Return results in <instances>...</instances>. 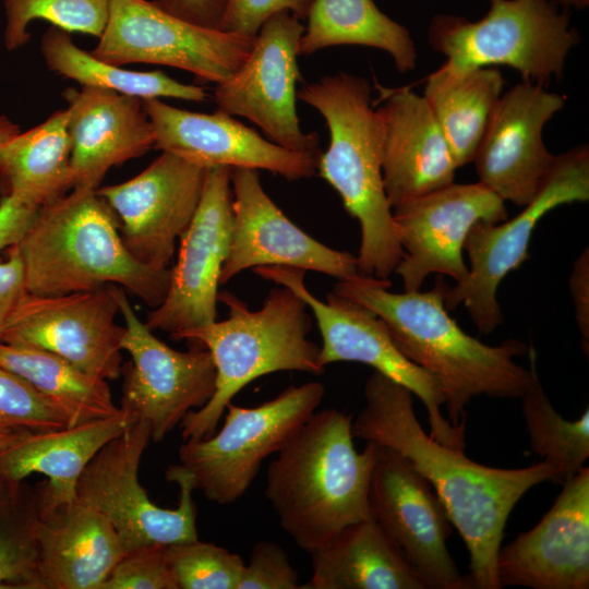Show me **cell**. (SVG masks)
<instances>
[{
  "mask_svg": "<svg viewBox=\"0 0 589 589\" xmlns=\"http://www.w3.org/2000/svg\"><path fill=\"white\" fill-rule=\"evenodd\" d=\"M320 382L289 386L260 406L228 404L221 429L212 436L185 440L179 447V466L194 490L219 505L242 497L269 455L277 453L321 405Z\"/></svg>",
  "mask_w": 589,
  "mask_h": 589,
  "instance_id": "cell-9",
  "label": "cell"
},
{
  "mask_svg": "<svg viewBox=\"0 0 589 589\" xmlns=\"http://www.w3.org/2000/svg\"><path fill=\"white\" fill-rule=\"evenodd\" d=\"M351 416L314 412L277 452L265 496L284 531L310 553L341 528L370 518L369 489L378 445L354 448Z\"/></svg>",
  "mask_w": 589,
  "mask_h": 589,
  "instance_id": "cell-3",
  "label": "cell"
},
{
  "mask_svg": "<svg viewBox=\"0 0 589 589\" xmlns=\"http://www.w3.org/2000/svg\"><path fill=\"white\" fill-rule=\"evenodd\" d=\"M39 208L13 195L1 196L0 259L3 251L20 241L35 219Z\"/></svg>",
  "mask_w": 589,
  "mask_h": 589,
  "instance_id": "cell-42",
  "label": "cell"
},
{
  "mask_svg": "<svg viewBox=\"0 0 589 589\" xmlns=\"http://www.w3.org/2000/svg\"><path fill=\"white\" fill-rule=\"evenodd\" d=\"M530 448L556 472V483L577 473L589 457V409L576 420L564 419L552 406L536 373L521 395Z\"/></svg>",
  "mask_w": 589,
  "mask_h": 589,
  "instance_id": "cell-34",
  "label": "cell"
},
{
  "mask_svg": "<svg viewBox=\"0 0 589 589\" xmlns=\"http://www.w3.org/2000/svg\"><path fill=\"white\" fill-rule=\"evenodd\" d=\"M40 52L47 68L81 86L113 91L148 98H178L203 103L208 94L203 86L184 84L161 71H132L96 58L77 47L70 33L50 26L40 40Z\"/></svg>",
  "mask_w": 589,
  "mask_h": 589,
  "instance_id": "cell-33",
  "label": "cell"
},
{
  "mask_svg": "<svg viewBox=\"0 0 589 589\" xmlns=\"http://www.w3.org/2000/svg\"><path fill=\"white\" fill-rule=\"evenodd\" d=\"M260 277L287 287L312 311L322 336L320 364L359 362L408 388L424 405L430 435L437 442L465 449V425L454 426L442 413L445 396L438 382L417 365L395 345L386 324L369 308L329 292L317 299L304 284V269L287 266H257Z\"/></svg>",
  "mask_w": 589,
  "mask_h": 589,
  "instance_id": "cell-11",
  "label": "cell"
},
{
  "mask_svg": "<svg viewBox=\"0 0 589 589\" xmlns=\"http://www.w3.org/2000/svg\"><path fill=\"white\" fill-rule=\"evenodd\" d=\"M395 233L404 256L395 273L405 291L420 290L431 274L446 275L456 284L469 274L462 255L471 228L480 221L507 219L505 202L476 183H450L392 209Z\"/></svg>",
  "mask_w": 589,
  "mask_h": 589,
  "instance_id": "cell-18",
  "label": "cell"
},
{
  "mask_svg": "<svg viewBox=\"0 0 589 589\" xmlns=\"http://www.w3.org/2000/svg\"><path fill=\"white\" fill-rule=\"evenodd\" d=\"M253 40L189 23L154 0H110L105 29L91 53L120 67L146 63L176 68L217 85L240 69Z\"/></svg>",
  "mask_w": 589,
  "mask_h": 589,
  "instance_id": "cell-12",
  "label": "cell"
},
{
  "mask_svg": "<svg viewBox=\"0 0 589 589\" xmlns=\"http://www.w3.org/2000/svg\"><path fill=\"white\" fill-rule=\"evenodd\" d=\"M25 293L22 263L12 245L7 250V259L0 260V335Z\"/></svg>",
  "mask_w": 589,
  "mask_h": 589,
  "instance_id": "cell-43",
  "label": "cell"
},
{
  "mask_svg": "<svg viewBox=\"0 0 589 589\" xmlns=\"http://www.w3.org/2000/svg\"><path fill=\"white\" fill-rule=\"evenodd\" d=\"M485 15L470 21L436 14L428 28L430 46L454 72L505 65L522 80L546 86L563 76L569 51L579 43L568 10L553 0H488Z\"/></svg>",
  "mask_w": 589,
  "mask_h": 589,
  "instance_id": "cell-7",
  "label": "cell"
},
{
  "mask_svg": "<svg viewBox=\"0 0 589 589\" xmlns=\"http://www.w3.org/2000/svg\"><path fill=\"white\" fill-rule=\"evenodd\" d=\"M139 418L120 407L113 416L58 430L26 432L0 452V482L23 481L29 474L48 478L37 485L55 503L76 500L77 480L96 453Z\"/></svg>",
  "mask_w": 589,
  "mask_h": 589,
  "instance_id": "cell-27",
  "label": "cell"
},
{
  "mask_svg": "<svg viewBox=\"0 0 589 589\" xmlns=\"http://www.w3.org/2000/svg\"><path fill=\"white\" fill-rule=\"evenodd\" d=\"M556 4H558L563 9H577L582 10L589 5V0H553Z\"/></svg>",
  "mask_w": 589,
  "mask_h": 589,
  "instance_id": "cell-48",
  "label": "cell"
},
{
  "mask_svg": "<svg viewBox=\"0 0 589 589\" xmlns=\"http://www.w3.org/2000/svg\"><path fill=\"white\" fill-rule=\"evenodd\" d=\"M73 189L67 110L0 145V193L41 207Z\"/></svg>",
  "mask_w": 589,
  "mask_h": 589,
  "instance_id": "cell-29",
  "label": "cell"
},
{
  "mask_svg": "<svg viewBox=\"0 0 589 589\" xmlns=\"http://www.w3.org/2000/svg\"><path fill=\"white\" fill-rule=\"evenodd\" d=\"M369 82L339 72L304 84L297 97L325 119L329 144L316 170L360 224L357 271L361 277L388 279L404 256L382 176V122L373 108Z\"/></svg>",
  "mask_w": 589,
  "mask_h": 589,
  "instance_id": "cell-5",
  "label": "cell"
},
{
  "mask_svg": "<svg viewBox=\"0 0 589 589\" xmlns=\"http://www.w3.org/2000/svg\"><path fill=\"white\" fill-rule=\"evenodd\" d=\"M304 25L289 12L268 17L240 69L217 84V110L240 116L260 127L271 141L294 152L316 153L318 136L304 133L297 115L300 79L298 48Z\"/></svg>",
  "mask_w": 589,
  "mask_h": 589,
  "instance_id": "cell-16",
  "label": "cell"
},
{
  "mask_svg": "<svg viewBox=\"0 0 589 589\" xmlns=\"http://www.w3.org/2000/svg\"><path fill=\"white\" fill-rule=\"evenodd\" d=\"M573 298L575 321L581 334V347L589 353V250L585 248L575 260L568 279Z\"/></svg>",
  "mask_w": 589,
  "mask_h": 589,
  "instance_id": "cell-44",
  "label": "cell"
},
{
  "mask_svg": "<svg viewBox=\"0 0 589 589\" xmlns=\"http://www.w3.org/2000/svg\"><path fill=\"white\" fill-rule=\"evenodd\" d=\"M313 0H227L219 31L255 37L264 22L279 12L305 20Z\"/></svg>",
  "mask_w": 589,
  "mask_h": 589,
  "instance_id": "cell-41",
  "label": "cell"
},
{
  "mask_svg": "<svg viewBox=\"0 0 589 589\" xmlns=\"http://www.w3.org/2000/svg\"><path fill=\"white\" fill-rule=\"evenodd\" d=\"M381 92L382 176L393 209L455 182L458 167L423 96L408 87Z\"/></svg>",
  "mask_w": 589,
  "mask_h": 589,
  "instance_id": "cell-24",
  "label": "cell"
},
{
  "mask_svg": "<svg viewBox=\"0 0 589 589\" xmlns=\"http://www.w3.org/2000/svg\"><path fill=\"white\" fill-rule=\"evenodd\" d=\"M205 171L161 152L132 179L96 189L116 214L122 241L136 261L169 268L176 243L197 208Z\"/></svg>",
  "mask_w": 589,
  "mask_h": 589,
  "instance_id": "cell-19",
  "label": "cell"
},
{
  "mask_svg": "<svg viewBox=\"0 0 589 589\" xmlns=\"http://www.w3.org/2000/svg\"><path fill=\"white\" fill-rule=\"evenodd\" d=\"M14 248L26 292L35 296L119 286L156 308L170 284L171 268L155 269L131 255L96 189L73 188L43 205Z\"/></svg>",
  "mask_w": 589,
  "mask_h": 589,
  "instance_id": "cell-4",
  "label": "cell"
},
{
  "mask_svg": "<svg viewBox=\"0 0 589 589\" xmlns=\"http://www.w3.org/2000/svg\"><path fill=\"white\" fill-rule=\"evenodd\" d=\"M232 229L220 284L247 268L287 266L339 280L358 277L357 259L321 243L279 209L262 187L257 170L231 169Z\"/></svg>",
  "mask_w": 589,
  "mask_h": 589,
  "instance_id": "cell-21",
  "label": "cell"
},
{
  "mask_svg": "<svg viewBox=\"0 0 589 589\" xmlns=\"http://www.w3.org/2000/svg\"><path fill=\"white\" fill-rule=\"evenodd\" d=\"M20 133L17 124L13 123L8 117L0 116V145Z\"/></svg>",
  "mask_w": 589,
  "mask_h": 589,
  "instance_id": "cell-46",
  "label": "cell"
},
{
  "mask_svg": "<svg viewBox=\"0 0 589 589\" xmlns=\"http://www.w3.org/2000/svg\"><path fill=\"white\" fill-rule=\"evenodd\" d=\"M306 20L299 56L359 45L387 52L400 73L416 68L417 50L409 29L383 13L373 0H313Z\"/></svg>",
  "mask_w": 589,
  "mask_h": 589,
  "instance_id": "cell-31",
  "label": "cell"
},
{
  "mask_svg": "<svg viewBox=\"0 0 589 589\" xmlns=\"http://www.w3.org/2000/svg\"><path fill=\"white\" fill-rule=\"evenodd\" d=\"M390 286L388 279L358 276L339 280L333 292L378 315L402 354L438 382L452 425H465L466 407L477 396L520 398L528 389L538 372L531 341L489 346L465 333L445 306L442 275L424 292H392Z\"/></svg>",
  "mask_w": 589,
  "mask_h": 589,
  "instance_id": "cell-2",
  "label": "cell"
},
{
  "mask_svg": "<svg viewBox=\"0 0 589 589\" xmlns=\"http://www.w3.org/2000/svg\"><path fill=\"white\" fill-rule=\"evenodd\" d=\"M501 588H589V468L563 482L551 508L529 531L501 546Z\"/></svg>",
  "mask_w": 589,
  "mask_h": 589,
  "instance_id": "cell-23",
  "label": "cell"
},
{
  "mask_svg": "<svg viewBox=\"0 0 589 589\" xmlns=\"http://www.w3.org/2000/svg\"><path fill=\"white\" fill-rule=\"evenodd\" d=\"M68 103L73 188L97 189L107 171L155 146L143 99L81 86L62 92Z\"/></svg>",
  "mask_w": 589,
  "mask_h": 589,
  "instance_id": "cell-25",
  "label": "cell"
},
{
  "mask_svg": "<svg viewBox=\"0 0 589 589\" xmlns=\"http://www.w3.org/2000/svg\"><path fill=\"white\" fill-rule=\"evenodd\" d=\"M167 12L199 26L219 29L227 0H154Z\"/></svg>",
  "mask_w": 589,
  "mask_h": 589,
  "instance_id": "cell-45",
  "label": "cell"
},
{
  "mask_svg": "<svg viewBox=\"0 0 589 589\" xmlns=\"http://www.w3.org/2000/svg\"><path fill=\"white\" fill-rule=\"evenodd\" d=\"M564 105V96L525 80L503 94L472 159L479 182L504 202L528 204L556 158L544 144V125Z\"/></svg>",
  "mask_w": 589,
  "mask_h": 589,
  "instance_id": "cell-20",
  "label": "cell"
},
{
  "mask_svg": "<svg viewBox=\"0 0 589 589\" xmlns=\"http://www.w3.org/2000/svg\"><path fill=\"white\" fill-rule=\"evenodd\" d=\"M143 105L153 127L154 148L202 168L266 170L290 181L310 178L316 171L321 151H290L223 111H189L160 98L143 99Z\"/></svg>",
  "mask_w": 589,
  "mask_h": 589,
  "instance_id": "cell-22",
  "label": "cell"
},
{
  "mask_svg": "<svg viewBox=\"0 0 589 589\" xmlns=\"http://www.w3.org/2000/svg\"><path fill=\"white\" fill-rule=\"evenodd\" d=\"M149 440V423L139 419L96 453L76 484V500L110 522L124 553L199 540L194 486L179 465L166 470L167 481L180 488L173 509L154 504L139 481L140 462Z\"/></svg>",
  "mask_w": 589,
  "mask_h": 589,
  "instance_id": "cell-8",
  "label": "cell"
},
{
  "mask_svg": "<svg viewBox=\"0 0 589 589\" xmlns=\"http://www.w3.org/2000/svg\"><path fill=\"white\" fill-rule=\"evenodd\" d=\"M504 84L493 67L454 72L441 65L426 77L423 97L458 168L472 161Z\"/></svg>",
  "mask_w": 589,
  "mask_h": 589,
  "instance_id": "cell-30",
  "label": "cell"
},
{
  "mask_svg": "<svg viewBox=\"0 0 589 589\" xmlns=\"http://www.w3.org/2000/svg\"><path fill=\"white\" fill-rule=\"evenodd\" d=\"M0 426L29 432L69 426L64 414L17 374L0 366Z\"/></svg>",
  "mask_w": 589,
  "mask_h": 589,
  "instance_id": "cell-38",
  "label": "cell"
},
{
  "mask_svg": "<svg viewBox=\"0 0 589 589\" xmlns=\"http://www.w3.org/2000/svg\"><path fill=\"white\" fill-rule=\"evenodd\" d=\"M369 509L428 589L472 588L449 554L453 524L443 502L404 455L382 445L371 476Z\"/></svg>",
  "mask_w": 589,
  "mask_h": 589,
  "instance_id": "cell-13",
  "label": "cell"
},
{
  "mask_svg": "<svg viewBox=\"0 0 589 589\" xmlns=\"http://www.w3.org/2000/svg\"><path fill=\"white\" fill-rule=\"evenodd\" d=\"M177 589H238L242 558L227 549L199 540L166 545Z\"/></svg>",
  "mask_w": 589,
  "mask_h": 589,
  "instance_id": "cell-37",
  "label": "cell"
},
{
  "mask_svg": "<svg viewBox=\"0 0 589 589\" xmlns=\"http://www.w3.org/2000/svg\"><path fill=\"white\" fill-rule=\"evenodd\" d=\"M115 286L60 296L25 293L0 341L51 352L91 376L121 375L124 325L117 324Z\"/></svg>",
  "mask_w": 589,
  "mask_h": 589,
  "instance_id": "cell-15",
  "label": "cell"
},
{
  "mask_svg": "<svg viewBox=\"0 0 589 589\" xmlns=\"http://www.w3.org/2000/svg\"><path fill=\"white\" fill-rule=\"evenodd\" d=\"M232 229L231 168H207L194 216L180 237L164 301L149 312L146 325L178 335L216 321L218 286Z\"/></svg>",
  "mask_w": 589,
  "mask_h": 589,
  "instance_id": "cell-17",
  "label": "cell"
},
{
  "mask_svg": "<svg viewBox=\"0 0 589 589\" xmlns=\"http://www.w3.org/2000/svg\"><path fill=\"white\" fill-rule=\"evenodd\" d=\"M26 432L29 431L5 429L0 426V452L13 444Z\"/></svg>",
  "mask_w": 589,
  "mask_h": 589,
  "instance_id": "cell-47",
  "label": "cell"
},
{
  "mask_svg": "<svg viewBox=\"0 0 589 589\" xmlns=\"http://www.w3.org/2000/svg\"><path fill=\"white\" fill-rule=\"evenodd\" d=\"M100 589H177L166 545H147L124 553Z\"/></svg>",
  "mask_w": 589,
  "mask_h": 589,
  "instance_id": "cell-39",
  "label": "cell"
},
{
  "mask_svg": "<svg viewBox=\"0 0 589 589\" xmlns=\"http://www.w3.org/2000/svg\"><path fill=\"white\" fill-rule=\"evenodd\" d=\"M0 366L17 374L67 418L69 426L113 416L120 410L108 381L91 376L60 357L0 341Z\"/></svg>",
  "mask_w": 589,
  "mask_h": 589,
  "instance_id": "cell-32",
  "label": "cell"
},
{
  "mask_svg": "<svg viewBox=\"0 0 589 589\" xmlns=\"http://www.w3.org/2000/svg\"><path fill=\"white\" fill-rule=\"evenodd\" d=\"M218 300L228 305V318L173 338L204 346L216 368L212 398L180 423L184 441L212 436L228 404L257 377L279 371L324 372L320 346L308 339L312 327L308 305L292 290L272 289L256 311L227 291L218 293Z\"/></svg>",
  "mask_w": 589,
  "mask_h": 589,
  "instance_id": "cell-6",
  "label": "cell"
},
{
  "mask_svg": "<svg viewBox=\"0 0 589 589\" xmlns=\"http://www.w3.org/2000/svg\"><path fill=\"white\" fill-rule=\"evenodd\" d=\"M35 488L0 482V588L35 589L38 557Z\"/></svg>",
  "mask_w": 589,
  "mask_h": 589,
  "instance_id": "cell-35",
  "label": "cell"
},
{
  "mask_svg": "<svg viewBox=\"0 0 589 589\" xmlns=\"http://www.w3.org/2000/svg\"><path fill=\"white\" fill-rule=\"evenodd\" d=\"M5 13L3 43L8 51L28 43L29 25L41 20L68 33L99 37L106 26L110 0H2Z\"/></svg>",
  "mask_w": 589,
  "mask_h": 589,
  "instance_id": "cell-36",
  "label": "cell"
},
{
  "mask_svg": "<svg viewBox=\"0 0 589 589\" xmlns=\"http://www.w3.org/2000/svg\"><path fill=\"white\" fill-rule=\"evenodd\" d=\"M302 589H426L376 522L350 524L312 550Z\"/></svg>",
  "mask_w": 589,
  "mask_h": 589,
  "instance_id": "cell-28",
  "label": "cell"
},
{
  "mask_svg": "<svg viewBox=\"0 0 589 589\" xmlns=\"http://www.w3.org/2000/svg\"><path fill=\"white\" fill-rule=\"evenodd\" d=\"M589 200V147L586 144L556 155L554 165L534 197L524 209L501 223H477L468 233L464 251L470 266L468 277L447 289L448 311L464 305L481 334L503 324L497 300L501 281L527 259L538 223L551 211Z\"/></svg>",
  "mask_w": 589,
  "mask_h": 589,
  "instance_id": "cell-10",
  "label": "cell"
},
{
  "mask_svg": "<svg viewBox=\"0 0 589 589\" xmlns=\"http://www.w3.org/2000/svg\"><path fill=\"white\" fill-rule=\"evenodd\" d=\"M38 557L35 589H100L124 555L110 522L77 500L55 503L35 488Z\"/></svg>",
  "mask_w": 589,
  "mask_h": 589,
  "instance_id": "cell-26",
  "label": "cell"
},
{
  "mask_svg": "<svg viewBox=\"0 0 589 589\" xmlns=\"http://www.w3.org/2000/svg\"><path fill=\"white\" fill-rule=\"evenodd\" d=\"M238 589H302V586L285 550L274 542L259 541L244 564Z\"/></svg>",
  "mask_w": 589,
  "mask_h": 589,
  "instance_id": "cell-40",
  "label": "cell"
},
{
  "mask_svg": "<svg viewBox=\"0 0 589 589\" xmlns=\"http://www.w3.org/2000/svg\"><path fill=\"white\" fill-rule=\"evenodd\" d=\"M365 404L351 422L353 437L404 455L431 483L469 553L472 588L500 589L497 554L507 519L533 486L555 482L554 468L542 460L519 469L481 465L464 450L446 446L419 423L413 394L374 371L364 386Z\"/></svg>",
  "mask_w": 589,
  "mask_h": 589,
  "instance_id": "cell-1",
  "label": "cell"
},
{
  "mask_svg": "<svg viewBox=\"0 0 589 589\" xmlns=\"http://www.w3.org/2000/svg\"><path fill=\"white\" fill-rule=\"evenodd\" d=\"M125 333L122 350L131 361L122 365L120 407L144 419L151 440L160 442L188 412L203 407L216 386V368L209 351H178L158 339L132 308L122 287L115 286Z\"/></svg>",
  "mask_w": 589,
  "mask_h": 589,
  "instance_id": "cell-14",
  "label": "cell"
}]
</instances>
